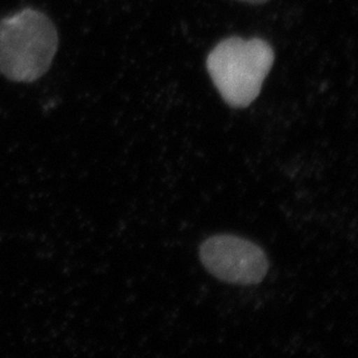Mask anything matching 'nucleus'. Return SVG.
Listing matches in <instances>:
<instances>
[{"label": "nucleus", "mask_w": 358, "mask_h": 358, "mask_svg": "<svg viewBox=\"0 0 358 358\" xmlns=\"http://www.w3.org/2000/svg\"><path fill=\"white\" fill-rule=\"evenodd\" d=\"M58 33L50 17L24 8L0 21V72L17 83H33L50 69Z\"/></svg>", "instance_id": "nucleus-1"}, {"label": "nucleus", "mask_w": 358, "mask_h": 358, "mask_svg": "<svg viewBox=\"0 0 358 358\" xmlns=\"http://www.w3.org/2000/svg\"><path fill=\"white\" fill-rule=\"evenodd\" d=\"M275 52L262 38H225L206 58L213 84L227 105L245 108L260 94L274 64Z\"/></svg>", "instance_id": "nucleus-2"}, {"label": "nucleus", "mask_w": 358, "mask_h": 358, "mask_svg": "<svg viewBox=\"0 0 358 358\" xmlns=\"http://www.w3.org/2000/svg\"><path fill=\"white\" fill-rule=\"evenodd\" d=\"M199 257L210 274L227 283H260L269 268L266 253L260 247L230 234L206 239L199 248Z\"/></svg>", "instance_id": "nucleus-3"}, {"label": "nucleus", "mask_w": 358, "mask_h": 358, "mask_svg": "<svg viewBox=\"0 0 358 358\" xmlns=\"http://www.w3.org/2000/svg\"><path fill=\"white\" fill-rule=\"evenodd\" d=\"M240 3H254V5H259V3H268L269 0H238Z\"/></svg>", "instance_id": "nucleus-4"}]
</instances>
